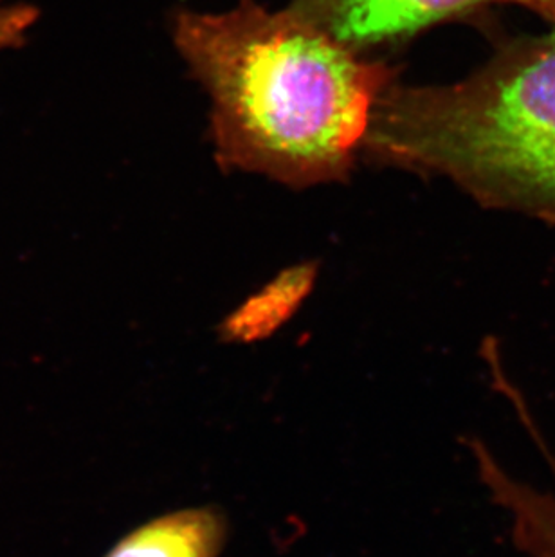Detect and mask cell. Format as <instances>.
Wrapping results in <instances>:
<instances>
[{"mask_svg": "<svg viewBox=\"0 0 555 557\" xmlns=\"http://www.w3.org/2000/svg\"><path fill=\"white\" fill-rule=\"evenodd\" d=\"M173 40L210 95L219 166L291 188L348 180L379 101L397 84V69L365 59L293 5L178 11Z\"/></svg>", "mask_w": 555, "mask_h": 557, "instance_id": "1", "label": "cell"}, {"mask_svg": "<svg viewBox=\"0 0 555 557\" xmlns=\"http://www.w3.org/2000/svg\"><path fill=\"white\" fill-rule=\"evenodd\" d=\"M362 152L445 175L489 208L555 222V29L503 44L458 84L393 85Z\"/></svg>", "mask_w": 555, "mask_h": 557, "instance_id": "2", "label": "cell"}, {"mask_svg": "<svg viewBox=\"0 0 555 557\" xmlns=\"http://www.w3.org/2000/svg\"><path fill=\"white\" fill-rule=\"evenodd\" d=\"M491 4L523 5L555 24V0H294L293 8L359 53L408 42Z\"/></svg>", "mask_w": 555, "mask_h": 557, "instance_id": "3", "label": "cell"}, {"mask_svg": "<svg viewBox=\"0 0 555 557\" xmlns=\"http://www.w3.org/2000/svg\"><path fill=\"white\" fill-rule=\"evenodd\" d=\"M514 413L545 457L554 479L552 490H535L534 485L513 476L480 438H469L467 447L493 504L507 515L516 550L523 557H555V453L535 424L527 400L514 403Z\"/></svg>", "mask_w": 555, "mask_h": 557, "instance_id": "4", "label": "cell"}, {"mask_svg": "<svg viewBox=\"0 0 555 557\" xmlns=\"http://www.w3.org/2000/svg\"><path fill=\"white\" fill-rule=\"evenodd\" d=\"M230 520L217 505L172 510L121 537L103 557H221Z\"/></svg>", "mask_w": 555, "mask_h": 557, "instance_id": "5", "label": "cell"}, {"mask_svg": "<svg viewBox=\"0 0 555 557\" xmlns=\"http://www.w3.org/2000/svg\"><path fill=\"white\" fill-rule=\"evenodd\" d=\"M318 273L316 262L283 269L282 273L225 315L219 325V339L233 345H251L273 336L301 309L314 289Z\"/></svg>", "mask_w": 555, "mask_h": 557, "instance_id": "6", "label": "cell"}, {"mask_svg": "<svg viewBox=\"0 0 555 557\" xmlns=\"http://www.w3.org/2000/svg\"><path fill=\"white\" fill-rule=\"evenodd\" d=\"M38 11L22 2L0 0V51L16 48L37 22Z\"/></svg>", "mask_w": 555, "mask_h": 557, "instance_id": "7", "label": "cell"}]
</instances>
